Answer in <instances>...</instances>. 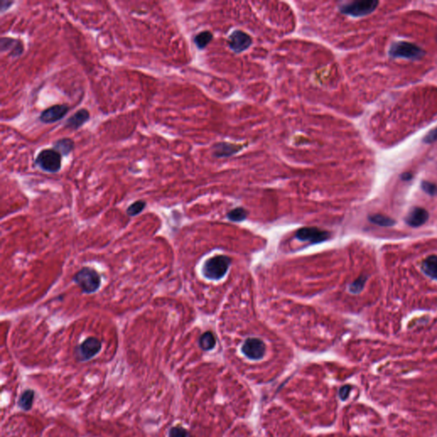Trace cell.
<instances>
[{
    "label": "cell",
    "mask_w": 437,
    "mask_h": 437,
    "mask_svg": "<svg viewBox=\"0 0 437 437\" xmlns=\"http://www.w3.org/2000/svg\"><path fill=\"white\" fill-rule=\"evenodd\" d=\"M378 2L375 0H360L354 1L348 4H343L340 7V11L342 14L348 15L354 17H361L373 12Z\"/></svg>",
    "instance_id": "cell-5"
},
{
    "label": "cell",
    "mask_w": 437,
    "mask_h": 437,
    "mask_svg": "<svg viewBox=\"0 0 437 437\" xmlns=\"http://www.w3.org/2000/svg\"><path fill=\"white\" fill-rule=\"evenodd\" d=\"M73 281L84 294H93L99 290L102 283L100 274L91 267H82L73 277Z\"/></svg>",
    "instance_id": "cell-1"
},
{
    "label": "cell",
    "mask_w": 437,
    "mask_h": 437,
    "mask_svg": "<svg viewBox=\"0 0 437 437\" xmlns=\"http://www.w3.org/2000/svg\"><path fill=\"white\" fill-rule=\"evenodd\" d=\"M366 281V277L362 276V277H359L357 280L353 283L352 285H350V291L353 293H359L361 291L362 289L364 288Z\"/></svg>",
    "instance_id": "cell-24"
},
{
    "label": "cell",
    "mask_w": 437,
    "mask_h": 437,
    "mask_svg": "<svg viewBox=\"0 0 437 437\" xmlns=\"http://www.w3.org/2000/svg\"><path fill=\"white\" fill-rule=\"evenodd\" d=\"M437 140V128L433 129L431 132H429L427 134L426 137L423 139L424 143L426 144H430V143L435 142Z\"/></svg>",
    "instance_id": "cell-26"
},
{
    "label": "cell",
    "mask_w": 437,
    "mask_h": 437,
    "mask_svg": "<svg viewBox=\"0 0 437 437\" xmlns=\"http://www.w3.org/2000/svg\"><path fill=\"white\" fill-rule=\"evenodd\" d=\"M252 38L247 32L235 30L228 38V46L235 53H241L252 45Z\"/></svg>",
    "instance_id": "cell-7"
},
{
    "label": "cell",
    "mask_w": 437,
    "mask_h": 437,
    "mask_svg": "<svg viewBox=\"0 0 437 437\" xmlns=\"http://www.w3.org/2000/svg\"><path fill=\"white\" fill-rule=\"evenodd\" d=\"M243 353L251 359H261L265 355L266 346L258 338H249L243 345Z\"/></svg>",
    "instance_id": "cell-10"
},
{
    "label": "cell",
    "mask_w": 437,
    "mask_h": 437,
    "mask_svg": "<svg viewBox=\"0 0 437 437\" xmlns=\"http://www.w3.org/2000/svg\"><path fill=\"white\" fill-rule=\"evenodd\" d=\"M429 219V213L422 208H413L405 218L406 224L412 227H419L424 224Z\"/></svg>",
    "instance_id": "cell-13"
},
{
    "label": "cell",
    "mask_w": 437,
    "mask_h": 437,
    "mask_svg": "<svg viewBox=\"0 0 437 437\" xmlns=\"http://www.w3.org/2000/svg\"><path fill=\"white\" fill-rule=\"evenodd\" d=\"M102 349V342L98 338L90 337L82 341L75 348V357L80 362H85L93 359Z\"/></svg>",
    "instance_id": "cell-6"
},
{
    "label": "cell",
    "mask_w": 437,
    "mask_h": 437,
    "mask_svg": "<svg viewBox=\"0 0 437 437\" xmlns=\"http://www.w3.org/2000/svg\"><path fill=\"white\" fill-rule=\"evenodd\" d=\"M168 437H189L187 430L179 426L171 428L168 433Z\"/></svg>",
    "instance_id": "cell-23"
},
{
    "label": "cell",
    "mask_w": 437,
    "mask_h": 437,
    "mask_svg": "<svg viewBox=\"0 0 437 437\" xmlns=\"http://www.w3.org/2000/svg\"><path fill=\"white\" fill-rule=\"evenodd\" d=\"M90 120V112L86 109H80L67 119L64 127L71 130H78Z\"/></svg>",
    "instance_id": "cell-12"
},
{
    "label": "cell",
    "mask_w": 437,
    "mask_h": 437,
    "mask_svg": "<svg viewBox=\"0 0 437 437\" xmlns=\"http://www.w3.org/2000/svg\"><path fill=\"white\" fill-rule=\"evenodd\" d=\"M69 107L67 104H55L41 112L39 121L45 124H51L59 121L68 114Z\"/></svg>",
    "instance_id": "cell-8"
},
{
    "label": "cell",
    "mask_w": 437,
    "mask_h": 437,
    "mask_svg": "<svg viewBox=\"0 0 437 437\" xmlns=\"http://www.w3.org/2000/svg\"><path fill=\"white\" fill-rule=\"evenodd\" d=\"M246 217H247V212H246V210H244V209H243V208L235 209V210H231V212L228 213V218H229L231 221H236V222L244 221L246 219Z\"/></svg>",
    "instance_id": "cell-22"
},
{
    "label": "cell",
    "mask_w": 437,
    "mask_h": 437,
    "mask_svg": "<svg viewBox=\"0 0 437 437\" xmlns=\"http://www.w3.org/2000/svg\"><path fill=\"white\" fill-rule=\"evenodd\" d=\"M349 392H350V386L346 385V386H343V387L341 388V389H340V392H339V395H340L341 400H346V399L348 398Z\"/></svg>",
    "instance_id": "cell-28"
},
{
    "label": "cell",
    "mask_w": 437,
    "mask_h": 437,
    "mask_svg": "<svg viewBox=\"0 0 437 437\" xmlns=\"http://www.w3.org/2000/svg\"><path fill=\"white\" fill-rule=\"evenodd\" d=\"M296 238L301 241H309L312 243L326 241L330 238V233L325 231H321L316 227L301 228L296 232Z\"/></svg>",
    "instance_id": "cell-9"
},
{
    "label": "cell",
    "mask_w": 437,
    "mask_h": 437,
    "mask_svg": "<svg viewBox=\"0 0 437 437\" xmlns=\"http://www.w3.org/2000/svg\"><path fill=\"white\" fill-rule=\"evenodd\" d=\"M231 259L226 256H217L207 260L203 266V274L210 279H221L225 276L230 266Z\"/></svg>",
    "instance_id": "cell-3"
},
{
    "label": "cell",
    "mask_w": 437,
    "mask_h": 437,
    "mask_svg": "<svg viewBox=\"0 0 437 437\" xmlns=\"http://www.w3.org/2000/svg\"><path fill=\"white\" fill-rule=\"evenodd\" d=\"M422 269L427 276L437 280V256L427 257L423 260Z\"/></svg>",
    "instance_id": "cell-17"
},
{
    "label": "cell",
    "mask_w": 437,
    "mask_h": 437,
    "mask_svg": "<svg viewBox=\"0 0 437 437\" xmlns=\"http://www.w3.org/2000/svg\"><path fill=\"white\" fill-rule=\"evenodd\" d=\"M411 177H412V175L410 174H405L402 175V178L405 179V180H409V179L411 178Z\"/></svg>",
    "instance_id": "cell-29"
},
{
    "label": "cell",
    "mask_w": 437,
    "mask_h": 437,
    "mask_svg": "<svg viewBox=\"0 0 437 437\" xmlns=\"http://www.w3.org/2000/svg\"><path fill=\"white\" fill-rule=\"evenodd\" d=\"M75 142L69 138H62L53 143V149L60 153L63 157H68L75 149Z\"/></svg>",
    "instance_id": "cell-15"
},
{
    "label": "cell",
    "mask_w": 437,
    "mask_h": 437,
    "mask_svg": "<svg viewBox=\"0 0 437 437\" xmlns=\"http://www.w3.org/2000/svg\"><path fill=\"white\" fill-rule=\"evenodd\" d=\"M199 346L205 351L211 350L215 346V338L213 335L210 331L203 333L199 339Z\"/></svg>",
    "instance_id": "cell-19"
},
{
    "label": "cell",
    "mask_w": 437,
    "mask_h": 437,
    "mask_svg": "<svg viewBox=\"0 0 437 437\" xmlns=\"http://www.w3.org/2000/svg\"><path fill=\"white\" fill-rule=\"evenodd\" d=\"M14 4V1L11 0H0V12L4 13V11H7L11 5Z\"/></svg>",
    "instance_id": "cell-27"
},
{
    "label": "cell",
    "mask_w": 437,
    "mask_h": 437,
    "mask_svg": "<svg viewBox=\"0 0 437 437\" xmlns=\"http://www.w3.org/2000/svg\"><path fill=\"white\" fill-rule=\"evenodd\" d=\"M369 221L373 224L380 227H392L395 224V221L389 217L384 216L381 214H373L369 217Z\"/></svg>",
    "instance_id": "cell-21"
},
{
    "label": "cell",
    "mask_w": 437,
    "mask_h": 437,
    "mask_svg": "<svg viewBox=\"0 0 437 437\" xmlns=\"http://www.w3.org/2000/svg\"><path fill=\"white\" fill-rule=\"evenodd\" d=\"M212 39H213L212 32L210 31H203L194 37V43L198 49L203 50L210 44Z\"/></svg>",
    "instance_id": "cell-18"
},
{
    "label": "cell",
    "mask_w": 437,
    "mask_h": 437,
    "mask_svg": "<svg viewBox=\"0 0 437 437\" xmlns=\"http://www.w3.org/2000/svg\"><path fill=\"white\" fill-rule=\"evenodd\" d=\"M389 55L395 58L418 60L423 57L424 51L415 44L406 41H399L392 45L389 50Z\"/></svg>",
    "instance_id": "cell-4"
},
{
    "label": "cell",
    "mask_w": 437,
    "mask_h": 437,
    "mask_svg": "<svg viewBox=\"0 0 437 437\" xmlns=\"http://www.w3.org/2000/svg\"><path fill=\"white\" fill-rule=\"evenodd\" d=\"M146 205H147V203L146 201H143V200L136 201L130 206H128L127 209V214L130 217L137 216V215H139V213H142L144 210L146 209Z\"/></svg>",
    "instance_id": "cell-20"
},
{
    "label": "cell",
    "mask_w": 437,
    "mask_h": 437,
    "mask_svg": "<svg viewBox=\"0 0 437 437\" xmlns=\"http://www.w3.org/2000/svg\"><path fill=\"white\" fill-rule=\"evenodd\" d=\"M421 187L429 195H435L437 194V185H435L433 183L427 181L422 182Z\"/></svg>",
    "instance_id": "cell-25"
},
{
    "label": "cell",
    "mask_w": 437,
    "mask_h": 437,
    "mask_svg": "<svg viewBox=\"0 0 437 437\" xmlns=\"http://www.w3.org/2000/svg\"><path fill=\"white\" fill-rule=\"evenodd\" d=\"M62 161L63 156L56 149L53 148L43 149L36 157L34 166L44 172L55 174L61 170Z\"/></svg>",
    "instance_id": "cell-2"
},
{
    "label": "cell",
    "mask_w": 437,
    "mask_h": 437,
    "mask_svg": "<svg viewBox=\"0 0 437 437\" xmlns=\"http://www.w3.org/2000/svg\"><path fill=\"white\" fill-rule=\"evenodd\" d=\"M34 391L32 389H26L21 393L18 399L17 405L24 412L30 411L32 407L33 399H34Z\"/></svg>",
    "instance_id": "cell-16"
},
{
    "label": "cell",
    "mask_w": 437,
    "mask_h": 437,
    "mask_svg": "<svg viewBox=\"0 0 437 437\" xmlns=\"http://www.w3.org/2000/svg\"><path fill=\"white\" fill-rule=\"evenodd\" d=\"M0 50L2 53L9 51V56L16 58L21 57L24 52V45L20 39L3 37L0 39Z\"/></svg>",
    "instance_id": "cell-11"
},
{
    "label": "cell",
    "mask_w": 437,
    "mask_h": 437,
    "mask_svg": "<svg viewBox=\"0 0 437 437\" xmlns=\"http://www.w3.org/2000/svg\"><path fill=\"white\" fill-rule=\"evenodd\" d=\"M242 149V146L233 145L231 143H218L213 146V156L217 158L231 157Z\"/></svg>",
    "instance_id": "cell-14"
}]
</instances>
